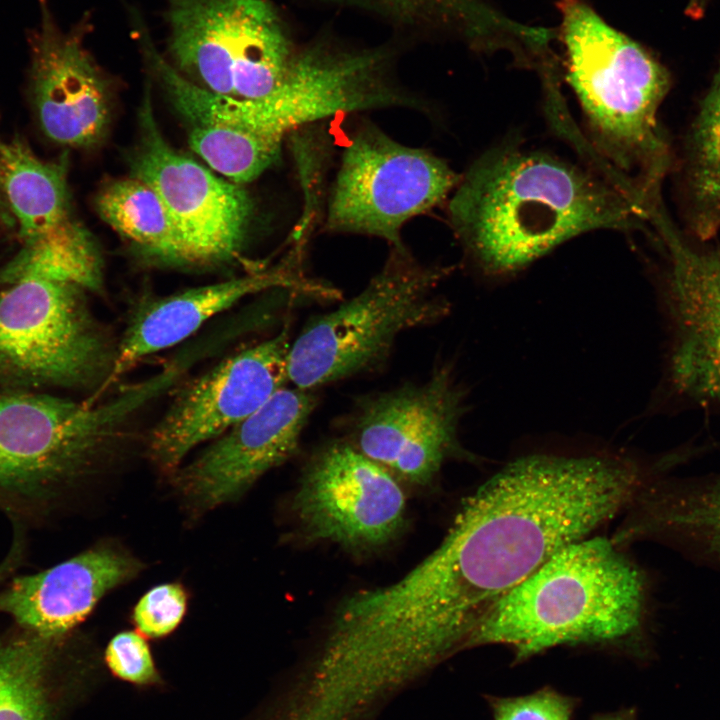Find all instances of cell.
<instances>
[{
    "label": "cell",
    "instance_id": "obj_7",
    "mask_svg": "<svg viewBox=\"0 0 720 720\" xmlns=\"http://www.w3.org/2000/svg\"><path fill=\"white\" fill-rule=\"evenodd\" d=\"M85 291L43 279L21 280L0 291V379L99 392L118 343L91 312Z\"/></svg>",
    "mask_w": 720,
    "mask_h": 720
},
{
    "label": "cell",
    "instance_id": "obj_6",
    "mask_svg": "<svg viewBox=\"0 0 720 720\" xmlns=\"http://www.w3.org/2000/svg\"><path fill=\"white\" fill-rule=\"evenodd\" d=\"M452 270L424 266L406 248H391L358 295L312 318L291 343L289 382L312 390L376 367L402 332L448 315L451 304L436 289Z\"/></svg>",
    "mask_w": 720,
    "mask_h": 720
},
{
    "label": "cell",
    "instance_id": "obj_12",
    "mask_svg": "<svg viewBox=\"0 0 720 720\" xmlns=\"http://www.w3.org/2000/svg\"><path fill=\"white\" fill-rule=\"evenodd\" d=\"M139 128L129 158L132 176L162 199L182 240L187 265L234 259L252 213L247 192L176 151L162 135L148 96L139 111Z\"/></svg>",
    "mask_w": 720,
    "mask_h": 720
},
{
    "label": "cell",
    "instance_id": "obj_1",
    "mask_svg": "<svg viewBox=\"0 0 720 720\" xmlns=\"http://www.w3.org/2000/svg\"><path fill=\"white\" fill-rule=\"evenodd\" d=\"M659 473L656 458L609 450L514 458L464 500L440 545L401 578L405 614L463 648L502 596L630 508Z\"/></svg>",
    "mask_w": 720,
    "mask_h": 720
},
{
    "label": "cell",
    "instance_id": "obj_13",
    "mask_svg": "<svg viewBox=\"0 0 720 720\" xmlns=\"http://www.w3.org/2000/svg\"><path fill=\"white\" fill-rule=\"evenodd\" d=\"M467 395L453 369L440 366L425 382L361 400L351 444L393 476L427 485L449 457L463 452L458 432Z\"/></svg>",
    "mask_w": 720,
    "mask_h": 720
},
{
    "label": "cell",
    "instance_id": "obj_23",
    "mask_svg": "<svg viewBox=\"0 0 720 720\" xmlns=\"http://www.w3.org/2000/svg\"><path fill=\"white\" fill-rule=\"evenodd\" d=\"M95 206L100 217L142 253L168 264L187 265L180 235L157 192L135 177L105 184Z\"/></svg>",
    "mask_w": 720,
    "mask_h": 720
},
{
    "label": "cell",
    "instance_id": "obj_15",
    "mask_svg": "<svg viewBox=\"0 0 720 720\" xmlns=\"http://www.w3.org/2000/svg\"><path fill=\"white\" fill-rule=\"evenodd\" d=\"M292 504L306 536L353 550L389 543L406 513L395 477L344 442L327 446L311 460Z\"/></svg>",
    "mask_w": 720,
    "mask_h": 720
},
{
    "label": "cell",
    "instance_id": "obj_33",
    "mask_svg": "<svg viewBox=\"0 0 720 720\" xmlns=\"http://www.w3.org/2000/svg\"><path fill=\"white\" fill-rule=\"evenodd\" d=\"M598 720H626V719L615 716V717L600 718V719H598Z\"/></svg>",
    "mask_w": 720,
    "mask_h": 720
},
{
    "label": "cell",
    "instance_id": "obj_25",
    "mask_svg": "<svg viewBox=\"0 0 720 720\" xmlns=\"http://www.w3.org/2000/svg\"><path fill=\"white\" fill-rule=\"evenodd\" d=\"M19 629L0 637V720H50L47 678L59 639Z\"/></svg>",
    "mask_w": 720,
    "mask_h": 720
},
{
    "label": "cell",
    "instance_id": "obj_21",
    "mask_svg": "<svg viewBox=\"0 0 720 720\" xmlns=\"http://www.w3.org/2000/svg\"><path fill=\"white\" fill-rule=\"evenodd\" d=\"M67 158H39L20 137L0 138L2 186L23 241L41 236L72 218Z\"/></svg>",
    "mask_w": 720,
    "mask_h": 720
},
{
    "label": "cell",
    "instance_id": "obj_31",
    "mask_svg": "<svg viewBox=\"0 0 720 720\" xmlns=\"http://www.w3.org/2000/svg\"><path fill=\"white\" fill-rule=\"evenodd\" d=\"M0 223L8 228L11 229L15 226V220L9 210L4 191L2 186V178H1V170H0Z\"/></svg>",
    "mask_w": 720,
    "mask_h": 720
},
{
    "label": "cell",
    "instance_id": "obj_2",
    "mask_svg": "<svg viewBox=\"0 0 720 720\" xmlns=\"http://www.w3.org/2000/svg\"><path fill=\"white\" fill-rule=\"evenodd\" d=\"M453 192L449 221L489 282L511 278L580 234L630 230L648 220L647 210L600 170L519 145L483 154Z\"/></svg>",
    "mask_w": 720,
    "mask_h": 720
},
{
    "label": "cell",
    "instance_id": "obj_16",
    "mask_svg": "<svg viewBox=\"0 0 720 720\" xmlns=\"http://www.w3.org/2000/svg\"><path fill=\"white\" fill-rule=\"evenodd\" d=\"M30 37V83L37 119L53 142L74 148L100 143L109 127L107 79L84 45L82 25L63 31L47 0Z\"/></svg>",
    "mask_w": 720,
    "mask_h": 720
},
{
    "label": "cell",
    "instance_id": "obj_24",
    "mask_svg": "<svg viewBox=\"0 0 720 720\" xmlns=\"http://www.w3.org/2000/svg\"><path fill=\"white\" fill-rule=\"evenodd\" d=\"M685 192L691 233L711 239L720 232V65L689 133Z\"/></svg>",
    "mask_w": 720,
    "mask_h": 720
},
{
    "label": "cell",
    "instance_id": "obj_8",
    "mask_svg": "<svg viewBox=\"0 0 720 720\" xmlns=\"http://www.w3.org/2000/svg\"><path fill=\"white\" fill-rule=\"evenodd\" d=\"M423 104L397 87L384 54L313 48L294 55L282 81L266 96L209 95L207 124L252 133L282 144L292 132L339 114Z\"/></svg>",
    "mask_w": 720,
    "mask_h": 720
},
{
    "label": "cell",
    "instance_id": "obj_5",
    "mask_svg": "<svg viewBox=\"0 0 720 720\" xmlns=\"http://www.w3.org/2000/svg\"><path fill=\"white\" fill-rule=\"evenodd\" d=\"M173 385L161 369L103 402L0 392V506L32 513L95 473L137 412Z\"/></svg>",
    "mask_w": 720,
    "mask_h": 720
},
{
    "label": "cell",
    "instance_id": "obj_28",
    "mask_svg": "<svg viewBox=\"0 0 720 720\" xmlns=\"http://www.w3.org/2000/svg\"><path fill=\"white\" fill-rule=\"evenodd\" d=\"M105 659L113 674L123 680L145 684L156 676L149 646L137 632L124 631L115 635L106 648Z\"/></svg>",
    "mask_w": 720,
    "mask_h": 720
},
{
    "label": "cell",
    "instance_id": "obj_29",
    "mask_svg": "<svg viewBox=\"0 0 720 720\" xmlns=\"http://www.w3.org/2000/svg\"><path fill=\"white\" fill-rule=\"evenodd\" d=\"M494 720H570L573 703L551 689L492 701Z\"/></svg>",
    "mask_w": 720,
    "mask_h": 720
},
{
    "label": "cell",
    "instance_id": "obj_19",
    "mask_svg": "<svg viewBox=\"0 0 720 720\" xmlns=\"http://www.w3.org/2000/svg\"><path fill=\"white\" fill-rule=\"evenodd\" d=\"M137 570L127 554L95 547L38 573L12 578L0 590V615L23 630L61 639Z\"/></svg>",
    "mask_w": 720,
    "mask_h": 720
},
{
    "label": "cell",
    "instance_id": "obj_20",
    "mask_svg": "<svg viewBox=\"0 0 720 720\" xmlns=\"http://www.w3.org/2000/svg\"><path fill=\"white\" fill-rule=\"evenodd\" d=\"M630 508L620 538L654 540L694 564L720 571V474L661 476Z\"/></svg>",
    "mask_w": 720,
    "mask_h": 720
},
{
    "label": "cell",
    "instance_id": "obj_4",
    "mask_svg": "<svg viewBox=\"0 0 720 720\" xmlns=\"http://www.w3.org/2000/svg\"><path fill=\"white\" fill-rule=\"evenodd\" d=\"M645 572L605 537L573 542L502 596L463 648L503 644L517 661L564 644L621 640L649 616Z\"/></svg>",
    "mask_w": 720,
    "mask_h": 720
},
{
    "label": "cell",
    "instance_id": "obj_11",
    "mask_svg": "<svg viewBox=\"0 0 720 720\" xmlns=\"http://www.w3.org/2000/svg\"><path fill=\"white\" fill-rule=\"evenodd\" d=\"M648 223L664 259L659 299L669 341L666 383L702 409H720V248L688 241L660 201Z\"/></svg>",
    "mask_w": 720,
    "mask_h": 720
},
{
    "label": "cell",
    "instance_id": "obj_9",
    "mask_svg": "<svg viewBox=\"0 0 720 720\" xmlns=\"http://www.w3.org/2000/svg\"><path fill=\"white\" fill-rule=\"evenodd\" d=\"M168 51L192 82L237 99L268 95L294 57L267 0H168Z\"/></svg>",
    "mask_w": 720,
    "mask_h": 720
},
{
    "label": "cell",
    "instance_id": "obj_27",
    "mask_svg": "<svg viewBox=\"0 0 720 720\" xmlns=\"http://www.w3.org/2000/svg\"><path fill=\"white\" fill-rule=\"evenodd\" d=\"M187 595L178 583L157 585L147 591L133 610V621L142 635L160 638L174 631L182 621Z\"/></svg>",
    "mask_w": 720,
    "mask_h": 720
},
{
    "label": "cell",
    "instance_id": "obj_32",
    "mask_svg": "<svg viewBox=\"0 0 720 720\" xmlns=\"http://www.w3.org/2000/svg\"><path fill=\"white\" fill-rule=\"evenodd\" d=\"M710 1L711 0H689L686 7L687 15L694 18L702 16Z\"/></svg>",
    "mask_w": 720,
    "mask_h": 720
},
{
    "label": "cell",
    "instance_id": "obj_3",
    "mask_svg": "<svg viewBox=\"0 0 720 720\" xmlns=\"http://www.w3.org/2000/svg\"><path fill=\"white\" fill-rule=\"evenodd\" d=\"M566 80L590 135L593 164L651 201L670 166L658 112L670 76L642 45L584 0H558Z\"/></svg>",
    "mask_w": 720,
    "mask_h": 720
},
{
    "label": "cell",
    "instance_id": "obj_10",
    "mask_svg": "<svg viewBox=\"0 0 720 720\" xmlns=\"http://www.w3.org/2000/svg\"><path fill=\"white\" fill-rule=\"evenodd\" d=\"M460 179L443 159L365 124L342 153L328 197L325 228L379 237L391 248L405 249L401 238L405 223L443 202Z\"/></svg>",
    "mask_w": 720,
    "mask_h": 720
},
{
    "label": "cell",
    "instance_id": "obj_26",
    "mask_svg": "<svg viewBox=\"0 0 720 720\" xmlns=\"http://www.w3.org/2000/svg\"><path fill=\"white\" fill-rule=\"evenodd\" d=\"M190 147L216 172L233 183L258 178L278 158L281 144L220 126H191Z\"/></svg>",
    "mask_w": 720,
    "mask_h": 720
},
{
    "label": "cell",
    "instance_id": "obj_22",
    "mask_svg": "<svg viewBox=\"0 0 720 720\" xmlns=\"http://www.w3.org/2000/svg\"><path fill=\"white\" fill-rule=\"evenodd\" d=\"M26 279L65 282L98 292L103 288V259L90 232L73 217L36 238L23 241L0 270V284Z\"/></svg>",
    "mask_w": 720,
    "mask_h": 720
},
{
    "label": "cell",
    "instance_id": "obj_17",
    "mask_svg": "<svg viewBox=\"0 0 720 720\" xmlns=\"http://www.w3.org/2000/svg\"><path fill=\"white\" fill-rule=\"evenodd\" d=\"M310 391L284 387L215 438L180 471L185 495L201 507H217L240 496L264 473L294 455L316 404Z\"/></svg>",
    "mask_w": 720,
    "mask_h": 720
},
{
    "label": "cell",
    "instance_id": "obj_14",
    "mask_svg": "<svg viewBox=\"0 0 720 720\" xmlns=\"http://www.w3.org/2000/svg\"><path fill=\"white\" fill-rule=\"evenodd\" d=\"M290 347L285 327L182 386L150 433L148 450L153 461L173 470L192 449L261 408L289 382Z\"/></svg>",
    "mask_w": 720,
    "mask_h": 720
},
{
    "label": "cell",
    "instance_id": "obj_30",
    "mask_svg": "<svg viewBox=\"0 0 720 720\" xmlns=\"http://www.w3.org/2000/svg\"><path fill=\"white\" fill-rule=\"evenodd\" d=\"M23 558V543L15 538L9 552L0 562V584L7 581Z\"/></svg>",
    "mask_w": 720,
    "mask_h": 720
},
{
    "label": "cell",
    "instance_id": "obj_18",
    "mask_svg": "<svg viewBox=\"0 0 720 720\" xmlns=\"http://www.w3.org/2000/svg\"><path fill=\"white\" fill-rule=\"evenodd\" d=\"M300 260L301 252L292 249L285 260L269 269L167 296L143 297L130 313L108 380L90 399L98 401L142 359L182 342L206 321L249 295L286 289L307 296L334 298L335 289L304 276Z\"/></svg>",
    "mask_w": 720,
    "mask_h": 720
}]
</instances>
